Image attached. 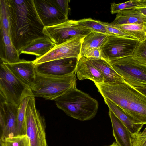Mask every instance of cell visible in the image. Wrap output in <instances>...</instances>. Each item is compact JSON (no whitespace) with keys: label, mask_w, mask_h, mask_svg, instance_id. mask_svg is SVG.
Here are the masks:
<instances>
[{"label":"cell","mask_w":146,"mask_h":146,"mask_svg":"<svg viewBox=\"0 0 146 146\" xmlns=\"http://www.w3.org/2000/svg\"><path fill=\"white\" fill-rule=\"evenodd\" d=\"M132 141L133 146H146V136L140 138L132 136Z\"/></svg>","instance_id":"1f68e13d"},{"label":"cell","mask_w":146,"mask_h":146,"mask_svg":"<svg viewBox=\"0 0 146 146\" xmlns=\"http://www.w3.org/2000/svg\"><path fill=\"white\" fill-rule=\"evenodd\" d=\"M119 146V145L117 144V143L114 142L111 145L109 146Z\"/></svg>","instance_id":"d590c367"},{"label":"cell","mask_w":146,"mask_h":146,"mask_svg":"<svg viewBox=\"0 0 146 146\" xmlns=\"http://www.w3.org/2000/svg\"><path fill=\"white\" fill-rule=\"evenodd\" d=\"M0 92V96L7 102L18 107L25 96L33 95L30 88L16 77L1 61Z\"/></svg>","instance_id":"5b68a950"},{"label":"cell","mask_w":146,"mask_h":146,"mask_svg":"<svg viewBox=\"0 0 146 146\" xmlns=\"http://www.w3.org/2000/svg\"><path fill=\"white\" fill-rule=\"evenodd\" d=\"M76 72L79 80L89 79L94 83L104 82L103 77L100 71L88 58L84 56L80 57L78 59Z\"/></svg>","instance_id":"2e32d148"},{"label":"cell","mask_w":146,"mask_h":146,"mask_svg":"<svg viewBox=\"0 0 146 146\" xmlns=\"http://www.w3.org/2000/svg\"><path fill=\"white\" fill-rule=\"evenodd\" d=\"M140 42L137 39L108 35L100 47L102 58L110 63L132 56Z\"/></svg>","instance_id":"52a82bcc"},{"label":"cell","mask_w":146,"mask_h":146,"mask_svg":"<svg viewBox=\"0 0 146 146\" xmlns=\"http://www.w3.org/2000/svg\"><path fill=\"white\" fill-rule=\"evenodd\" d=\"M4 63L16 77L31 88L35 80L36 74L32 61L22 59L15 63Z\"/></svg>","instance_id":"5bb4252c"},{"label":"cell","mask_w":146,"mask_h":146,"mask_svg":"<svg viewBox=\"0 0 146 146\" xmlns=\"http://www.w3.org/2000/svg\"><path fill=\"white\" fill-rule=\"evenodd\" d=\"M111 23L115 25L138 24L146 26V16L134 8L125 10L117 13Z\"/></svg>","instance_id":"ffe728a7"},{"label":"cell","mask_w":146,"mask_h":146,"mask_svg":"<svg viewBox=\"0 0 146 146\" xmlns=\"http://www.w3.org/2000/svg\"><path fill=\"white\" fill-rule=\"evenodd\" d=\"M9 23L8 34L19 53L33 40L46 36L33 0H5Z\"/></svg>","instance_id":"6da1fadb"},{"label":"cell","mask_w":146,"mask_h":146,"mask_svg":"<svg viewBox=\"0 0 146 146\" xmlns=\"http://www.w3.org/2000/svg\"><path fill=\"white\" fill-rule=\"evenodd\" d=\"M57 6L68 17L69 8L68 4L70 0H54Z\"/></svg>","instance_id":"f546056e"},{"label":"cell","mask_w":146,"mask_h":146,"mask_svg":"<svg viewBox=\"0 0 146 146\" xmlns=\"http://www.w3.org/2000/svg\"><path fill=\"white\" fill-rule=\"evenodd\" d=\"M84 57L88 59H103L100 48H94L87 51Z\"/></svg>","instance_id":"4dcf8cb0"},{"label":"cell","mask_w":146,"mask_h":146,"mask_svg":"<svg viewBox=\"0 0 146 146\" xmlns=\"http://www.w3.org/2000/svg\"><path fill=\"white\" fill-rule=\"evenodd\" d=\"M32 96H33L28 95L24 97L18 107L16 136L25 135L24 124L26 110L28 102Z\"/></svg>","instance_id":"cb8c5ba5"},{"label":"cell","mask_w":146,"mask_h":146,"mask_svg":"<svg viewBox=\"0 0 146 146\" xmlns=\"http://www.w3.org/2000/svg\"><path fill=\"white\" fill-rule=\"evenodd\" d=\"M55 101L57 107L67 115L82 121L93 119L98 111L97 100L76 87Z\"/></svg>","instance_id":"3957f363"},{"label":"cell","mask_w":146,"mask_h":146,"mask_svg":"<svg viewBox=\"0 0 146 146\" xmlns=\"http://www.w3.org/2000/svg\"><path fill=\"white\" fill-rule=\"evenodd\" d=\"M92 31L80 26L77 21L68 20L55 25L44 27L43 32L55 44L58 45L76 36H86Z\"/></svg>","instance_id":"30bf717a"},{"label":"cell","mask_w":146,"mask_h":146,"mask_svg":"<svg viewBox=\"0 0 146 146\" xmlns=\"http://www.w3.org/2000/svg\"><path fill=\"white\" fill-rule=\"evenodd\" d=\"M104 99L120 107L137 124L146 125V96L125 81L95 83Z\"/></svg>","instance_id":"7a4b0ae2"},{"label":"cell","mask_w":146,"mask_h":146,"mask_svg":"<svg viewBox=\"0 0 146 146\" xmlns=\"http://www.w3.org/2000/svg\"><path fill=\"white\" fill-rule=\"evenodd\" d=\"M101 72L104 82H123L124 79L113 69L110 63L102 59H88Z\"/></svg>","instance_id":"44dd1931"},{"label":"cell","mask_w":146,"mask_h":146,"mask_svg":"<svg viewBox=\"0 0 146 146\" xmlns=\"http://www.w3.org/2000/svg\"><path fill=\"white\" fill-rule=\"evenodd\" d=\"M145 0H131L121 3H111L110 12L112 14L122 11L133 9L143 5Z\"/></svg>","instance_id":"484cf974"},{"label":"cell","mask_w":146,"mask_h":146,"mask_svg":"<svg viewBox=\"0 0 146 146\" xmlns=\"http://www.w3.org/2000/svg\"><path fill=\"white\" fill-rule=\"evenodd\" d=\"M81 27L92 31H94L105 34L111 35L108 31L102 22L90 18L83 19L77 21Z\"/></svg>","instance_id":"d4e9b609"},{"label":"cell","mask_w":146,"mask_h":146,"mask_svg":"<svg viewBox=\"0 0 146 146\" xmlns=\"http://www.w3.org/2000/svg\"><path fill=\"white\" fill-rule=\"evenodd\" d=\"M55 45L46 36L33 40L21 49L19 54L34 55L38 58L47 54Z\"/></svg>","instance_id":"ac0fdd59"},{"label":"cell","mask_w":146,"mask_h":146,"mask_svg":"<svg viewBox=\"0 0 146 146\" xmlns=\"http://www.w3.org/2000/svg\"><path fill=\"white\" fill-rule=\"evenodd\" d=\"M19 55L7 31L0 26V60L7 63L17 62L21 60Z\"/></svg>","instance_id":"9a60e30c"},{"label":"cell","mask_w":146,"mask_h":146,"mask_svg":"<svg viewBox=\"0 0 146 146\" xmlns=\"http://www.w3.org/2000/svg\"><path fill=\"white\" fill-rule=\"evenodd\" d=\"M108 35L94 31L88 34L83 39L80 57L84 56L86 52L92 49L100 48Z\"/></svg>","instance_id":"7402d4cb"},{"label":"cell","mask_w":146,"mask_h":146,"mask_svg":"<svg viewBox=\"0 0 146 146\" xmlns=\"http://www.w3.org/2000/svg\"><path fill=\"white\" fill-rule=\"evenodd\" d=\"M136 90L146 96V86L142 87H134Z\"/></svg>","instance_id":"e575fe53"},{"label":"cell","mask_w":146,"mask_h":146,"mask_svg":"<svg viewBox=\"0 0 146 146\" xmlns=\"http://www.w3.org/2000/svg\"><path fill=\"white\" fill-rule=\"evenodd\" d=\"M85 36H74L60 44L55 45L44 56L32 61L34 65L56 60L80 57L82 44Z\"/></svg>","instance_id":"9c48e42d"},{"label":"cell","mask_w":146,"mask_h":146,"mask_svg":"<svg viewBox=\"0 0 146 146\" xmlns=\"http://www.w3.org/2000/svg\"><path fill=\"white\" fill-rule=\"evenodd\" d=\"M132 57L135 60L146 66V39L140 42Z\"/></svg>","instance_id":"83f0119b"},{"label":"cell","mask_w":146,"mask_h":146,"mask_svg":"<svg viewBox=\"0 0 146 146\" xmlns=\"http://www.w3.org/2000/svg\"><path fill=\"white\" fill-rule=\"evenodd\" d=\"M139 12L146 16V1L142 6L134 8Z\"/></svg>","instance_id":"d6a6232c"},{"label":"cell","mask_w":146,"mask_h":146,"mask_svg":"<svg viewBox=\"0 0 146 146\" xmlns=\"http://www.w3.org/2000/svg\"><path fill=\"white\" fill-rule=\"evenodd\" d=\"M24 126L25 134L30 139L31 146H48L45 119L36 109L33 96L31 97L27 105Z\"/></svg>","instance_id":"8992f818"},{"label":"cell","mask_w":146,"mask_h":146,"mask_svg":"<svg viewBox=\"0 0 146 146\" xmlns=\"http://www.w3.org/2000/svg\"><path fill=\"white\" fill-rule=\"evenodd\" d=\"M110 63L129 85L136 88L146 86V66L135 60L132 56L122 58Z\"/></svg>","instance_id":"ba28073f"},{"label":"cell","mask_w":146,"mask_h":146,"mask_svg":"<svg viewBox=\"0 0 146 146\" xmlns=\"http://www.w3.org/2000/svg\"><path fill=\"white\" fill-rule=\"evenodd\" d=\"M76 72L62 76L42 74L36 72L35 80L30 88L35 97L55 100L76 87Z\"/></svg>","instance_id":"277c9868"},{"label":"cell","mask_w":146,"mask_h":146,"mask_svg":"<svg viewBox=\"0 0 146 146\" xmlns=\"http://www.w3.org/2000/svg\"><path fill=\"white\" fill-rule=\"evenodd\" d=\"M0 142L1 146H31L30 139L26 134L7 138Z\"/></svg>","instance_id":"4316f807"},{"label":"cell","mask_w":146,"mask_h":146,"mask_svg":"<svg viewBox=\"0 0 146 146\" xmlns=\"http://www.w3.org/2000/svg\"><path fill=\"white\" fill-rule=\"evenodd\" d=\"M132 136L137 138L142 137L146 136V127L144 130L142 132H140L138 134Z\"/></svg>","instance_id":"836d02e7"},{"label":"cell","mask_w":146,"mask_h":146,"mask_svg":"<svg viewBox=\"0 0 146 146\" xmlns=\"http://www.w3.org/2000/svg\"><path fill=\"white\" fill-rule=\"evenodd\" d=\"M102 23L111 35H116L136 39L115 27L111 23H110L102 22Z\"/></svg>","instance_id":"f1b7e54d"},{"label":"cell","mask_w":146,"mask_h":146,"mask_svg":"<svg viewBox=\"0 0 146 146\" xmlns=\"http://www.w3.org/2000/svg\"></svg>","instance_id":"8d00e7d4"},{"label":"cell","mask_w":146,"mask_h":146,"mask_svg":"<svg viewBox=\"0 0 146 146\" xmlns=\"http://www.w3.org/2000/svg\"><path fill=\"white\" fill-rule=\"evenodd\" d=\"M35 6L44 27L55 25L68 20L54 0H33Z\"/></svg>","instance_id":"8fae6325"},{"label":"cell","mask_w":146,"mask_h":146,"mask_svg":"<svg viewBox=\"0 0 146 146\" xmlns=\"http://www.w3.org/2000/svg\"><path fill=\"white\" fill-rule=\"evenodd\" d=\"M104 102L115 116L128 129L133 135L138 134L143 125L137 124L122 110L114 103L107 99H104Z\"/></svg>","instance_id":"d6986e66"},{"label":"cell","mask_w":146,"mask_h":146,"mask_svg":"<svg viewBox=\"0 0 146 146\" xmlns=\"http://www.w3.org/2000/svg\"><path fill=\"white\" fill-rule=\"evenodd\" d=\"M18 107L0 96V141L16 136Z\"/></svg>","instance_id":"7c38bea8"},{"label":"cell","mask_w":146,"mask_h":146,"mask_svg":"<svg viewBox=\"0 0 146 146\" xmlns=\"http://www.w3.org/2000/svg\"><path fill=\"white\" fill-rule=\"evenodd\" d=\"M78 59L69 58L52 60L35 65L36 72L54 76L69 75L76 72Z\"/></svg>","instance_id":"4fadbf2b"},{"label":"cell","mask_w":146,"mask_h":146,"mask_svg":"<svg viewBox=\"0 0 146 146\" xmlns=\"http://www.w3.org/2000/svg\"><path fill=\"white\" fill-rule=\"evenodd\" d=\"M109 114L112 127L113 134L119 146H133L131 132L109 109Z\"/></svg>","instance_id":"e0dca14e"},{"label":"cell","mask_w":146,"mask_h":146,"mask_svg":"<svg viewBox=\"0 0 146 146\" xmlns=\"http://www.w3.org/2000/svg\"><path fill=\"white\" fill-rule=\"evenodd\" d=\"M113 25L140 42L146 39V26L145 25L138 24Z\"/></svg>","instance_id":"603a6c76"}]
</instances>
